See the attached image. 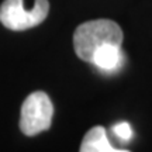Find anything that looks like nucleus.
<instances>
[{"mask_svg":"<svg viewBox=\"0 0 152 152\" xmlns=\"http://www.w3.org/2000/svg\"><path fill=\"white\" fill-rule=\"evenodd\" d=\"M113 132L118 137V138L124 140V141H128V140L132 138V128H131V125L128 124V123H125V121H121V123L114 124Z\"/></svg>","mask_w":152,"mask_h":152,"instance_id":"obj_6","label":"nucleus"},{"mask_svg":"<svg viewBox=\"0 0 152 152\" xmlns=\"http://www.w3.org/2000/svg\"><path fill=\"white\" fill-rule=\"evenodd\" d=\"M92 64L104 73H115L124 65V52L121 45L106 44L94 52Z\"/></svg>","mask_w":152,"mask_h":152,"instance_id":"obj_4","label":"nucleus"},{"mask_svg":"<svg viewBox=\"0 0 152 152\" xmlns=\"http://www.w3.org/2000/svg\"><path fill=\"white\" fill-rule=\"evenodd\" d=\"M79 152H130L125 149H115L107 138L106 128L96 125L87 131L80 144Z\"/></svg>","mask_w":152,"mask_h":152,"instance_id":"obj_5","label":"nucleus"},{"mask_svg":"<svg viewBox=\"0 0 152 152\" xmlns=\"http://www.w3.org/2000/svg\"><path fill=\"white\" fill-rule=\"evenodd\" d=\"M124 34L118 24L113 20L100 18L80 24L73 34L75 54L85 62L92 64L93 55L106 44L123 45Z\"/></svg>","mask_w":152,"mask_h":152,"instance_id":"obj_1","label":"nucleus"},{"mask_svg":"<svg viewBox=\"0 0 152 152\" xmlns=\"http://www.w3.org/2000/svg\"><path fill=\"white\" fill-rule=\"evenodd\" d=\"M48 13V0H35L31 10H26L24 0H4L0 6V23L9 30L24 31L39 26Z\"/></svg>","mask_w":152,"mask_h":152,"instance_id":"obj_2","label":"nucleus"},{"mask_svg":"<svg viewBox=\"0 0 152 152\" xmlns=\"http://www.w3.org/2000/svg\"><path fill=\"white\" fill-rule=\"evenodd\" d=\"M54 106L48 94L44 92H34L28 94L21 106L20 130L24 135L34 137L47 131L52 124Z\"/></svg>","mask_w":152,"mask_h":152,"instance_id":"obj_3","label":"nucleus"}]
</instances>
